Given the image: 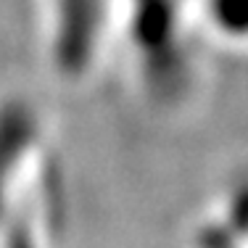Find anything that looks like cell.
Here are the masks:
<instances>
[{
  "instance_id": "obj_1",
  "label": "cell",
  "mask_w": 248,
  "mask_h": 248,
  "mask_svg": "<svg viewBox=\"0 0 248 248\" xmlns=\"http://www.w3.org/2000/svg\"><path fill=\"white\" fill-rule=\"evenodd\" d=\"M40 29L58 74L79 77L90 69L98 50L100 3L98 0H37Z\"/></svg>"
},
{
  "instance_id": "obj_2",
  "label": "cell",
  "mask_w": 248,
  "mask_h": 248,
  "mask_svg": "<svg viewBox=\"0 0 248 248\" xmlns=\"http://www.w3.org/2000/svg\"><path fill=\"white\" fill-rule=\"evenodd\" d=\"M217 16L227 27H248V0H217Z\"/></svg>"
}]
</instances>
